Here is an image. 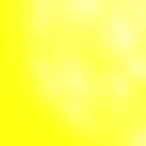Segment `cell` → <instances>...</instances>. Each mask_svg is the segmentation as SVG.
<instances>
[{"label":"cell","mask_w":146,"mask_h":146,"mask_svg":"<svg viewBox=\"0 0 146 146\" xmlns=\"http://www.w3.org/2000/svg\"><path fill=\"white\" fill-rule=\"evenodd\" d=\"M0 146H146V0H0Z\"/></svg>","instance_id":"1"}]
</instances>
